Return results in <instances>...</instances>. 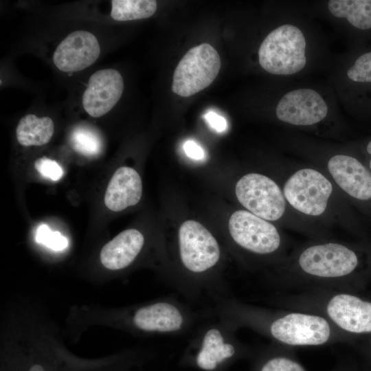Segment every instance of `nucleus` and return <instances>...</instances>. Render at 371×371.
Wrapping results in <instances>:
<instances>
[{
    "label": "nucleus",
    "mask_w": 371,
    "mask_h": 371,
    "mask_svg": "<svg viewBox=\"0 0 371 371\" xmlns=\"http://www.w3.org/2000/svg\"><path fill=\"white\" fill-rule=\"evenodd\" d=\"M209 318L174 297H163L116 310L111 323L140 335L180 336L188 334Z\"/></svg>",
    "instance_id": "obj_5"
},
{
    "label": "nucleus",
    "mask_w": 371,
    "mask_h": 371,
    "mask_svg": "<svg viewBox=\"0 0 371 371\" xmlns=\"http://www.w3.org/2000/svg\"><path fill=\"white\" fill-rule=\"evenodd\" d=\"M35 240L55 251L63 250L68 245V240L65 236L59 232H52L45 224L39 225L36 229Z\"/></svg>",
    "instance_id": "obj_22"
},
{
    "label": "nucleus",
    "mask_w": 371,
    "mask_h": 371,
    "mask_svg": "<svg viewBox=\"0 0 371 371\" xmlns=\"http://www.w3.org/2000/svg\"><path fill=\"white\" fill-rule=\"evenodd\" d=\"M221 68L217 51L204 43L191 48L178 63L173 74L172 91L189 97L210 86Z\"/></svg>",
    "instance_id": "obj_9"
},
{
    "label": "nucleus",
    "mask_w": 371,
    "mask_h": 371,
    "mask_svg": "<svg viewBox=\"0 0 371 371\" xmlns=\"http://www.w3.org/2000/svg\"><path fill=\"white\" fill-rule=\"evenodd\" d=\"M36 170L45 178L58 181L63 175L61 166L54 160L47 157L38 159L34 163Z\"/></svg>",
    "instance_id": "obj_24"
},
{
    "label": "nucleus",
    "mask_w": 371,
    "mask_h": 371,
    "mask_svg": "<svg viewBox=\"0 0 371 371\" xmlns=\"http://www.w3.org/2000/svg\"><path fill=\"white\" fill-rule=\"evenodd\" d=\"M277 118L293 126H308L318 124L328 114V106L316 91L298 89L286 93L279 101Z\"/></svg>",
    "instance_id": "obj_11"
},
{
    "label": "nucleus",
    "mask_w": 371,
    "mask_h": 371,
    "mask_svg": "<svg viewBox=\"0 0 371 371\" xmlns=\"http://www.w3.org/2000/svg\"><path fill=\"white\" fill-rule=\"evenodd\" d=\"M271 304L283 309L322 316L355 341L371 335V298L333 289H311L278 293Z\"/></svg>",
    "instance_id": "obj_4"
},
{
    "label": "nucleus",
    "mask_w": 371,
    "mask_h": 371,
    "mask_svg": "<svg viewBox=\"0 0 371 371\" xmlns=\"http://www.w3.org/2000/svg\"><path fill=\"white\" fill-rule=\"evenodd\" d=\"M111 16L119 21L148 18L157 8L154 0H113Z\"/></svg>",
    "instance_id": "obj_19"
},
{
    "label": "nucleus",
    "mask_w": 371,
    "mask_h": 371,
    "mask_svg": "<svg viewBox=\"0 0 371 371\" xmlns=\"http://www.w3.org/2000/svg\"><path fill=\"white\" fill-rule=\"evenodd\" d=\"M211 317L247 328L282 346L317 347L355 341L317 314L289 309H273L245 303L231 296L212 302Z\"/></svg>",
    "instance_id": "obj_2"
},
{
    "label": "nucleus",
    "mask_w": 371,
    "mask_h": 371,
    "mask_svg": "<svg viewBox=\"0 0 371 371\" xmlns=\"http://www.w3.org/2000/svg\"><path fill=\"white\" fill-rule=\"evenodd\" d=\"M123 78L117 70L104 69L89 78L82 97V104L91 116L99 117L111 111L122 96Z\"/></svg>",
    "instance_id": "obj_12"
},
{
    "label": "nucleus",
    "mask_w": 371,
    "mask_h": 371,
    "mask_svg": "<svg viewBox=\"0 0 371 371\" xmlns=\"http://www.w3.org/2000/svg\"><path fill=\"white\" fill-rule=\"evenodd\" d=\"M347 76L355 82H371V52L360 56L347 71Z\"/></svg>",
    "instance_id": "obj_23"
},
{
    "label": "nucleus",
    "mask_w": 371,
    "mask_h": 371,
    "mask_svg": "<svg viewBox=\"0 0 371 371\" xmlns=\"http://www.w3.org/2000/svg\"><path fill=\"white\" fill-rule=\"evenodd\" d=\"M204 118L210 126L216 132H223L227 127L226 120L223 116L214 111L206 113L204 115Z\"/></svg>",
    "instance_id": "obj_25"
},
{
    "label": "nucleus",
    "mask_w": 371,
    "mask_h": 371,
    "mask_svg": "<svg viewBox=\"0 0 371 371\" xmlns=\"http://www.w3.org/2000/svg\"><path fill=\"white\" fill-rule=\"evenodd\" d=\"M54 130V123L50 117H38L34 114H27L20 120L16 136L22 146H42L51 139Z\"/></svg>",
    "instance_id": "obj_17"
},
{
    "label": "nucleus",
    "mask_w": 371,
    "mask_h": 371,
    "mask_svg": "<svg viewBox=\"0 0 371 371\" xmlns=\"http://www.w3.org/2000/svg\"><path fill=\"white\" fill-rule=\"evenodd\" d=\"M122 363L118 355L96 360L73 357L62 371H122Z\"/></svg>",
    "instance_id": "obj_21"
},
{
    "label": "nucleus",
    "mask_w": 371,
    "mask_h": 371,
    "mask_svg": "<svg viewBox=\"0 0 371 371\" xmlns=\"http://www.w3.org/2000/svg\"><path fill=\"white\" fill-rule=\"evenodd\" d=\"M328 8L338 18H346L360 30L371 28V0H331Z\"/></svg>",
    "instance_id": "obj_18"
},
{
    "label": "nucleus",
    "mask_w": 371,
    "mask_h": 371,
    "mask_svg": "<svg viewBox=\"0 0 371 371\" xmlns=\"http://www.w3.org/2000/svg\"><path fill=\"white\" fill-rule=\"evenodd\" d=\"M249 361V371H308L294 348L273 342L254 350Z\"/></svg>",
    "instance_id": "obj_16"
},
{
    "label": "nucleus",
    "mask_w": 371,
    "mask_h": 371,
    "mask_svg": "<svg viewBox=\"0 0 371 371\" xmlns=\"http://www.w3.org/2000/svg\"><path fill=\"white\" fill-rule=\"evenodd\" d=\"M238 329L226 319L207 318L194 330L179 366L199 371H228L237 361L249 359L254 349L238 339Z\"/></svg>",
    "instance_id": "obj_6"
},
{
    "label": "nucleus",
    "mask_w": 371,
    "mask_h": 371,
    "mask_svg": "<svg viewBox=\"0 0 371 371\" xmlns=\"http://www.w3.org/2000/svg\"><path fill=\"white\" fill-rule=\"evenodd\" d=\"M228 229L240 252L271 269L280 264L289 253V240L280 228L246 210L232 214Z\"/></svg>",
    "instance_id": "obj_7"
},
{
    "label": "nucleus",
    "mask_w": 371,
    "mask_h": 371,
    "mask_svg": "<svg viewBox=\"0 0 371 371\" xmlns=\"http://www.w3.org/2000/svg\"><path fill=\"white\" fill-rule=\"evenodd\" d=\"M359 249L341 240L309 239L271 269L270 284L289 293L333 289L359 293L371 280Z\"/></svg>",
    "instance_id": "obj_1"
},
{
    "label": "nucleus",
    "mask_w": 371,
    "mask_h": 371,
    "mask_svg": "<svg viewBox=\"0 0 371 371\" xmlns=\"http://www.w3.org/2000/svg\"><path fill=\"white\" fill-rule=\"evenodd\" d=\"M366 150L368 153L371 155V141L368 144ZM369 170L371 171V158L369 161Z\"/></svg>",
    "instance_id": "obj_29"
},
{
    "label": "nucleus",
    "mask_w": 371,
    "mask_h": 371,
    "mask_svg": "<svg viewBox=\"0 0 371 371\" xmlns=\"http://www.w3.org/2000/svg\"><path fill=\"white\" fill-rule=\"evenodd\" d=\"M291 208L302 218L329 230L349 227L346 199L315 165H285L275 179Z\"/></svg>",
    "instance_id": "obj_3"
},
{
    "label": "nucleus",
    "mask_w": 371,
    "mask_h": 371,
    "mask_svg": "<svg viewBox=\"0 0 371 371\" xmlns=\"http://www.w3.org/2000/svg\"><path fill=\"white\" fill-rule=\"evenodd\" d=\"M186 155L194 160H201L205 157L203 148L193 140H187L183 144Z\"/></svg>",
    "instance_id": "obj_26"
},
{
    "label": "nucleus",
    "mask_w": 371,
    "mask_h": 371,
    "mask_svg": "<svg viewBox=\"0 0 371 371\" xmlns=\"http://www.w3.org/2000/svg\"><path fill=\"white\" fill-rule=\"evenodd\" d=\"M74 149L87 157H95L101 153L102 141L98 132L87 126H79L71 134Z\"/></svg>",
    "instance_id": "obj_20"
},
{
    "label": "nucleus",
    "mask_w": 371,
    "mask_h": 371,
    "mask_svg": "<svg viewBox=\"0 0 371 371\" xmlns=\"http://www.w3.org/2000/svg\"><path fill=\"white\" fill-rule=\"evenodd\" d=\"M145 244L144 235L137 229H126L103 246L100 262L113 271L129 267L141 254Z\"/></svg>",
    "instance_id": "obj_14"
},
{
    "label": "nucleus",
    "mask_w": 371,
    "mask_h": 371,
    "mask_svg": "<svg viewBox=\"0 0 371 371\" xmlns=\"http://www.w3.org/2000/svg\"><path fill=\"white\" fill-rule=\"evenodd\" d=\"M330 371H352V370L346 366L339 365V366L335 368Z\"/></svg>",
    "instance_id": "obj_27"
},
{
    "label": "nucleus",
    "mask_w": 371,
    "mask_h": 371,
    "mask_svg": "<svg viewBox=\"0 0 371 371\" xmlns=\"http://www.w3.org/2000/svg\"><path fill=\"white\" fill-rule=\"evenodd\" d=\"M313 164L326 174L346 200H371V171L356 157L335 153L316 158Z\"/></svg>",
    "instance_id": "obj_10"
},
{
    "label": "nucleus",
    "mask_w": 371,
    "mask_h": 371,
    "mask_svg": "<svg viewBox=\"0 0 371 371\" xmlns=\"http://www.w3.org/2000/svg\"><path fill=\"white\" fill-rule=\"evenodd\" d=\"M100 47L96 37L89 32L77 30L69 34L56 47L53 61L65 72L82 70L99 57Z\"/></svg>",
    "instance_id": "obj_13"
},
{
    "label": "nucleus",
    "mask_w": 371,
    "mask_h": 371,
    "mask_svg": "<svg viewBox=\"0 0 371 371\" xmlns=\"http://www.w3.org/2000/svg\"><path fill=\"white\" fill-rule=\"evenodd\" d=\"M306 40L296 26L285 24L272 30L258 49L260 66L276 75H290L305 66Z\"/></svg>",
    "instance_id": "obj_8"
},
{
    "label": "nucleus",
    "mask_w": 371,
    "mask_h": 371,
    "mask_svg": "<svg viewBox=\"0 0 371 371\" xmlns=\"http://www.w3.org/2000/svg\"><path fill=\"white\" fill-rule=\"evenodd\" d=\"M366 341V348L371 354V335L363 339Z\"/></svg>",
    "instance_id": "obj_28"
},
{
    "label": "nucleus",
    "mask_w": 371,
    "mask_h": 371,
    "mask_svg": "<svg viewBox=\"0 0 371 371\" xmlns=\"http://www.w3.org/2000/svg\"><path fill=\"white\" fill-rule=\"evenodd\" d=\"M142 194V180L137 171L129 167H120L108 184L104 203L110 210L120 212L136 205Z\"/></svg>",
    "instance_id": "obj_15"
}]
</instances>
